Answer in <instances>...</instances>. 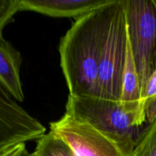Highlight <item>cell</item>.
Listing matches in <instances>:
<instances>
[{"mask_svg":"<svg viewBox=\"0 0 156 156\" xmlns=\"http://www.w3.org/2000/svg\"><path fill=\"white\" fill-rule=\"evenodd\" d=\"M107 5L76 18L61 39V66L70 95L98 97V67Z\"/></svg>","mask_w":156,"mask_h":156,"instance_id":"cell-1","label":"cell"},{"mask_svg":"<svg viewBox=\"0 0 156 156\" xmlns=\"http://www.w3.org/2000/svg\"><path fill=\"white\" fill-rule=\"evenodd\" d=\"M127 47L128 29L123 0H114L106 7L98 67V97L114 101L120 99Z\"/></svg>","mask_w":156,"mask_h":156,"instance_id":"cell-2","label":"cell"},{"mask_svg":"<svg viewBox=\"0 0 156 156\" xmlns=\"http://www.w3.org/2000/svg\"><path fill=\"white\" fill-rule=\"evenodd\" d=\"M65 113L101 130L136 140L141 133L139 127L146 120L138 108L100 97L69 94Z\"/></svg>","mask_w":156,"mask_h":156,"instance_id":"cell-3","label":"cell"},{"mask_svg":"<svg viewBox=\"0 0 156 156\" xmlns=\"http://www.w3.org/2000/svg\"><path fill=\"white\" fill-rule=\"evenodd\" d=\"M50 132L64 140L75 156H132L136 141L101 130L66 113L50 123Z\"/></svg>","mask_w":156,"mask_h":156,"instance_id":"cell-4","label":"cell"},{"mask_svg":"<svg viewBox=\"0 0 156 156\" xmlns=\"http://www.w3.org/2000/svg\"><path fill=\"white\" fill-rule=\"evenodd\" d=\"M123 4L143 101L147 82L156 69V6L153 0H123Z\"/></svg>","mask_w":156,"mask_h":156,"instance_id":"cell-5","label":"cell"},{"mask_svg":"<svg viewBox=\"0 0 156 156\" xmlns=\"http://www.w3.org/2000/svg\"><path fill=\"white\" fill-rule=\"evenodd\" d=\"M45 132L46 128L0 85V155L17 144L38 140Z\"/></svg>","mask_w":156,"mask_h":156,"instance_id":"cell-6","label":"cell"},{"mask_svg":"<svg viewBox=\"0 0 156 156\" xmlns=\"http://www.w3.org/2000/svg\"><path fill=\"white\" fill-rule=\"evenodd\" d=\"M21 12L32 11L55 18H75L85 15L114 0H19Z\"/></svg>","mask_w":156,"mask_h":156,"instance_id":"cell-7","label":"cell"},{"mask_svg":"<svg viewBox=\"0 0 156 156\" xmlns=\"http://www.w3.org/2000/svg\"><path fill=\"white\" fill-rule=\"evenodd\" d=\"M22 63L21 53L0 34V85L18 101L24 99L20 69Z\"/></svg>","mask_w":156,"mask_h":156,"instance_id":"cell-8","label":"cell"},{"mask_svg":"<svg viewBox=\"0 0 156 156\" xmlns=\"http://www.w3.org/2000/svg\"><path fill=\"white\" fill-rule=\"evenodd\" d=\"M119 101L125 105L138 108L145 117L142 105V94L139 76L130 48L128 39L126 56L122 71L121 95Z\"/></svg>","mask_w":156,"mask_h":156,"instance_id":"cell-9","label":"cell"},{"mask_svg":"<svg viewBox=\"0 0 156 156\" xmlns=\"http://www.w3.org/2000/svg\"><path fill=\"white\" fill-rule=\"evenodd\" d=\"M36 156H75L70 146L51 132L37 140Z\"/></svg>","mask_w":156,"mask_h":156,"instance_id":"cell-10","label":"cell"},{"mask_svg":"<svg viewBox=\"0 0 156 156\" xmlns=\"http://www.w3.org/2000/svg\"><path fill=\"white\" fill-rule=\"evenodd\" d=\"M132 156H156V117L141 132Z\"/></svg>","mask_w":156,"mask_h":156,"instance_id":"cell-11","label":"cell"},{"mask_svg":"<svg viewBox=\"0 0 156 156\" xmlns=\"http://www.w3.org/2000/svg\"><path fill=\"white\" fill-rule=\"evenodd\" d=\"M142 104L145 119L151 123L156 117V69L147 82Z\"/></svg>","mask_w":156,"mask_h":156,"instance_id":"cell-12","label":"cell"},{"mask_svg":"<svg viewBox=\"0 0 156 156\" xmlns=\"http://www.w3.org/2000/svg\"><path fill=\"white\" fill-rule=\"evenodd\" d=\"M19 12V0H0V34L7 24L13 21L14 15Z\"/></svg>","mask_w":156,"mask_h":156,"instance_id":"cell-13","label":"cell"},{"mask_svg":"<svg viewBox=\"0 0 156 156\" xmlns=\"http://www.w3.org/2000/svg\"><path fill=\"white\" fill-rule=\"evenodd\" d=\"M28 154L25 143H19L7 149L0 156H25Z\"/></svg>","mask_w":156,"mask_h":156,"instance_id":"cell-14","label":"cell"},{"mask_svg":"<svg viewBox=\"0 0 156 156\" xmlns=\"http://www.w3.org/2000/svg\"><path fill=\"white\" fill-rule=\"evenodd\" d=\"M25 156H36V154H35V152H32V153H29L28 152V155H26Z\"/></svg>","mask_w":156,"mask_h":156,"instance_id":"cell-15","label":"cell"},{"mask_svg":"<svg viewBox=\"0 0 156 156\" xmlns=\"http://www.w3.org/2000/svg\"><path fill=\"white\" fill-rule=\"evenodd\" d=\"M153 1H154V5H155V6H156V0H153Z\"/></svg>","mask_w":156,"mask_h":156,"instance_id":"cell-16","label":"cell"}]
</instances>
